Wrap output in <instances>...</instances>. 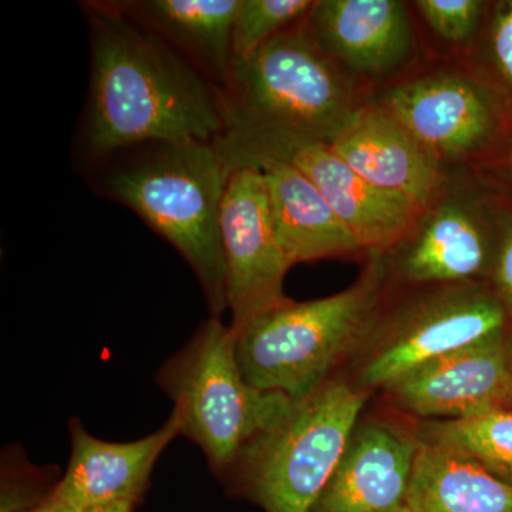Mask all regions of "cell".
<instances>
[{
  "instance_id": "cell-22",
  "label": "cell",
  "mask_w": 512,
  "mask_h": 512,
  "mask_svg": "<svg viewBox=\"0 0 512 512\" xmlns=\"http://www.w3.org/2000/svg\"><path fill=\"white\" fill-rule=\"evenodd\" d=\"M414 5L434 35L456 45L474 36L484 10L480 0H419Z\"/></svg>"
},
{
  "instance_id": "cell-16",
  "label": "cell",
  "mask_w": 512,
  "mask_h": 512,
  "mask_svg": "<svg viewBox=\"0 0 512 512\" xmlns=\"http://www.w3.org/2000/svg\"><path fill=\"white\" fill-rule=\"evenodd\" d=\"M309 22L320 46L355 79L392 73L412 56V20L400 0H316Z\"/></svg>"
},
{
  "instance_id": "cell-15",
  "label": "cell",
  "mask_w": 512,
  "mask_h": 512,
  "mask_svg": "<svg viewBox=\"0 0 512 512\" xmlns=\"http://www.w3.org/2000/svg\"><path fill=\"white\" fill-rule=\"evenodd\" d=\"M329 146L370 184L420 208L447 177V168L375 100H367Z\"/></svg>"
},
{
  "instance_id": "cell-6",
  "label": "cell",
  "mask_w": 512,
  "mask_h": 512,
  "mask_svg": "<svg viewBox=\"0 0 512 512\" xmlns=\"http://www.w3.org/2000/svg\"><path fill=\"white\" fill-rule=\"evenodd\" d=\"M157 383L174 402L181 434L204 451L221 481L293 403L285 394L264 392L245 380L234 330L212 316L164 363Z\"/></svg>"
},
{
  "instance_id": "cell-14",
  "label": "cell",
  "mask_w": 512,
  "mask_h": 512,
  "mask_svg": "<svg viewBox=\"0 0 512 512\" xmlns=\"http://www.w3.org/2000/svg\"><path fill=\"white\" fill-rule=\"evenodd\" d=\"M70 434L69 466L49 495L70 510L83 512L124 501L136 505L146 493L158 457L181 434V420L173 410L160 430L131 443L96 439L79 420L70 423Z\"/></svg>"
},
{
  "instance_id": "cell-25",
  "label": "cell",
  "mask_w": 512,
  "mask_h": 512,
  "mask_svg": "<svg viewBox=\"0 0 512 512\" xmlns=\"http://www.w3.org/2000/svg\"><path fill=\"white\" fill-rule=\"evenodd\" d=\"M25 512H76L73 510H70L69 507H66V505L57 503L56 500H53L52 497H50L49 494L46 495L45 498H43L42 501H40L39 504L35 505V507L30 508V510Z\"/></svg>"
},
{
  "instance_id": "cell-26",
  "label": "cell",
  "mask_w": 512,
  "mask_h": 512,
  "mask_svg": "<svg viewBox=\"0 0 512 512\" xmlns=\"http://www.w3.org/2000/svg\"><path fill=\"white\" fill-rule=\"evenodd\" d=\"M134 505L133 503H114L109 505H101V507L90 508V510H86L83 512H133Z\"/></svg>"
},
{
  "instance_id": "cell-18",
  "label": "cell",
  "mask_w": 512,
  "mask_h": 512,
  "mask_svg": "<svg viewBox=\"0 0 512 512\" xmlns=\"http://www.w3.org/2000/svg\"><path fill=\"white\" fill-rule=\"evenodd\" d=\"M121 10L187 57L221 92L232 67L241 0H116Z\"/></svg>"
},
{
  "instance_id": "cell-12",
  "label": "cell",
  "mask_w": 512,
  "mask_h": 512,
  "mask_svg": "<svg viewBox=\"0 0 512 512\" xmlns=\"http://www.w3.org/2000/svg\"><path fill=\"white\" fill-rule=\"evenodd\" d=\"M387 393L404 412L427 421L463 420L511 406L508 329L427 363Z\"/></svg>"
},
{
  "instance_id": "cell-10",
  "label": "cell",
  "mask_w": 512,
  "mask_h": 512,
  "mask_svg": "<svg viewBox=\"0 0 512 512\" xmlns=\"http://www.w3.org/2000/svg\"><path fill=\"white\" fill-rule=\"evenodd\" d=\"M228 309L234 332L282 305L286 272L292 268L276 238L264 174L252 165L229 174L221 208Z\"/></svg>"
},
{
  "instance_id": "cell-23",
  "label": "cell",
  "mask_w": 512,
  "mask_h": 512,
  "mask_svg": "<svg viewBox=\"0 0 512 512\" xmlns=\"http://www.w3.org/2000/svg\"><path fill=\"white\" fill-rule=\"evenodd\" d=\"M490 52L495 70L512 90V0L501 3L490 32Z\"/></svg>"
},
{
  "instance_id": "cell-20",
  "label": "cell",
  "mask_w": 512,
  "mask_h": 512,
  "mask_svg": "<svg viewBox=\"0 0 512 512\" xmlns=\"http://www.w3.org/2000/svg\"><path fill=\"white\" fill-rule=\"evenodd\" d=\"M417 437L463 451L512 484V407L470 419L424 421Z\"/></svg>"
},
{
  "instance_id": "cell-3",
  "label": "cell",
  "mask_w": 512,
  "mask_h": 512,
  "mask_svg": "<svg viewBox=\"0 0 512 512\" xmlns=\"http://www.w3.org/2000/svg\"><path fill=\"white\" fill-rule=\"evenodd\" d=\"M221 93L222 136L328 144L367 101L355 77L320 46L309 16L232 63Z\"/></svg>"
},
{
  "instance_id": "cell-28",
  "label": "cell",
  "mask_w": 512,
  "mask_h": 512,
  "mask_svg": "<svg viewBox=\"0 0 512 512\" xmlns=\"http://www.w3.org/2000/svg\"><path fill=\"white\" fill-rule=\"evenodd\" d=\"M511 161H512V156H511Z\"/></svg>"
},
{
  "instance_id": "cell-1",
  "label": "cell",
  "mask_w": 512,
  "mask_h": 512,
  "mask_svg": "<svg viewBox=\"0 0 512 512\" xmlns=\"http://www.w3.org/2000/svg\"><path fill=\"white\" fill-rule=\"evenodd\" d=\"M83 9L92 70L77 153L87 165L150 141L222 136L220 87L116 2Z\"/></svg>"
},
{
  "instance_id": "cell-7",
  "label": "cell",
  "mask_w": 512,
  "mask_h": 512,
  "mask_svg": "<svg viewBox=\"0 0 512 512\" xmlns=\"http://www.w3.org/2000/svg\"><path fill=\"white\" fill-rule=\"evenodd\" d=\"M386 306L363 343L356 384L389 390L417 369L508 329L510 315L483 282L417 286Z\"/></svg>"
},
{
  "instance_id": "cell-8",
  "label": "cell",
  "mask_w": 512,
  "mask_h": 512,
  "mask_svg": "<svg viewBox=\"0 0 512 512\" xmlns=\"http://www.w3.org/2000/svg\"><path fill=\"white\" fill-rule=\"evenodd\" d=\"M466 170L451 168L414 227L383 254L390 282L417 286L481 282L491 272L500 232Z\"/></svg>"
},
{
  "instance_id": "cell-21",
  "label": "cell",
  "mask_w": 512,
  "mask_h": 512,
  "mask_svg": "<svg viewBox=\"0 0 512 512\" xmlns=\"http://www.w3.org/2000/svg\"><path fill=\"white\" fill-rule=\"evenodd\" d=\"M316 0H241L232 28V63L254 55L265 43L308 18Z\"/></svg>"
},
{
  "instance_id": "cell-2",
  "label": "cell",
  "mask_w": 512,
  "mask_h": 512,
  "mask_svg": "<svg viewBox=\"0 0 512 512\" xmlns=\"http://www.w3.org/2000/svg\"><path fill=\"white\" fill-rule=\"evenodd\" d=\"M94 187L126 205L191 266L212 318L228 309L221 208L231 168L214 141H150L104 158Z\"/></svg>"
},
{
  "instance_id": "cell-27",
  "label": "cell",
  "mask_w": 512,
  "mask_h": 512,
  "mask_svg": "<svg viewBox=\"0 0 512 512\" xmlns=\"http://www.w3.org/2000/svg\"><path fill=\"white\" fill-rule=\"evenodd\" d=\"M510 407H512V396H511V406Z\"/></svg>"
},
{
  "instance_id": "cell-13",
  "label": "cell",
  "mask_w": 512,
  "mask_h": 512,
  "mask_svg": "<svg viewBox=\"0 0 512 512\" xmlns=\"http://www.w3.org/2000/svg\"><path fill=\"white\" fill-rule=\"evenodd\" d=\"M419 437L382 420L357 424L311 512H407Z\"/></svg>"
},
{
  "instance_id": "cell-24",
  "label": "cell",
  "mask_w": 512,
  "mask_h": 512,
  "mask_svg": "<svg viewBox=\"0 0 512 512\" xmlns=\"http://www.w3.org/2000/svg\"><path fill=\"white\" fill-rule=\"evenodd\" d=\"M493 278L494 292L512 318V221L505 225L498 238L493 266L490 272Z\"/></svg>"
},
{
  "instance_id": "cell-19",
  "label": "cell",
  "mask_w": 512,
  "mask_h": 512,
  "mask_svg": "<svg viewBox=\"0 0 512 512\" xmlns=\"http://www.w3.org/2000/svg\"><path fill=\"white\" fill-rule=\"evenodd\" d=\"M407 512H512V484L463 451L419 439Z\"/></svg>"
},
{
  "instance_id": "cell-5",
  "label": "cell",
  "mask_w": 512,
  "mask_h": 512,
  "mask_svg": "<svg viewBox=\"0 0 512 512\" xmlns=\"http://www.w3.org/2000/svg\"><path fill=\"white\" fill-rule=\"evenodd\" d=\"M370 392L330 377L254 441L225 478L265 512H311L339 466Z\"/></svg>"
},
{
  "instance_id": "cell-11",
  "label": "cell",
  "mask_w": 512,
  "mask_h": 512,
  "mask_svg": "<svg viewBox=\"0 0 512 512\" xmlns=\"http://www.w3.org/2000/svg\"><path fill=\"white\" fill-rule=\"evenodd\" d=\"M375 101L447 170L466 164L493 131L490 101L463 72L421 74L394 84Z\"/></svg>"
},
{
  "instance_id": "cell-17",
  "label": "cell",
  "mask_w": 512,
  "mask_h": 512,
  "mask_svg": "<svg viewBox=\"0 0 512 512\" xmlns=\"http://www.w3.org/2000/svg\"><path fill=\"white\" fill-rule=\"evenodd\" d=\"M251 165L264 174L276 238L291 266L366 254L298 168L272 158Z\"/></svg>"
},
{
  "instance_id": "cell-9",
  "label": "cell",
  "mask_w": 512,
  "mask_h": 512,
  "mask_svg": "<svg viewBox=\"0 0 512 512\" xmlns=\"http://www.w3.org/2000/svg\"><path fill=\"white\" fill-rule=\"evenodd\" d=\"M214 143L231 170L264 158L298 168L318 188L366 254H386L396 247L423 211L407 198L370 184L322 141L224 134Z\"/></svg>"
},
{
  "instance_id": "cell-4",
  "label": "cell",
  "mask_w": 512,
  "mask_h": 512,
  "mask_svg": "<svg viewBox=\"0 0 512 512\" xmlns=\"http://www.w3.org/2000/svg\"><path fill=\"white\" fill-rule=\"evenodd\" d=\"M387 286L383 254L370 252L362 274L345 291L315 301L289 299L256 316L234 332L245 380L293 402L315 392L352 350L362 348Z\"/></svg>"
}]
</instances>
